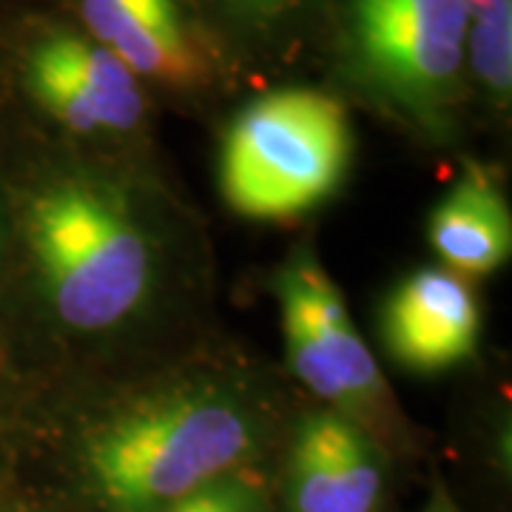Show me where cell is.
<instances>
[{
	"label": "cell",
	"mask_w": 512,
	"mask_h": 512,
	"mask_svg": "<svg viewBox=\"0 0 512 512\" xmlns=\"http://www.w3.org/2000/svg\"><path fill=\"white\" fill-rule=\"evenodd\" d=\"M262 439L251 404L217 382L148 393L100 421L80 447V467L109 512H160L234 476Z\"/></svg>",
	"instance_id": "cell-1"
},
{
	"label": "cell",
	"mask_w": 512,
	"mask_h": 512,
	"mask_svg": "<svg viewBox=\"0 0 512 512\" xmlns=\"http://www.w3.org/2000/svg\"><path fill=\"white\" fill-rule=\"evenodd\" d=\"M26 239L46 302L66 328H120L151 296V239L109 180L72 174L46 185L29 202Z\"/></svg>",
	"instance_id": "cell-2"
},
{
	"label": "cell",
	"mask_w": 512,
	"mask_h": 512,
	"mask_svg": "<svg viewBox=\"0 0 512 512\" xmlns=\"http://www.w3.org/2000/svg\"><path fill=\"white\" fill-rule=\"evenodd\" d=\"M345 109L313 89H279L231 123L220 157L225 202L251 220H291L325 202L350 165Z\"/></svg>",
	"instance_id": "cell-3"
},
{
	"label": "cell",
	"mask_w": 512,
	"mask_h": 512,
	"mask_svg": "<svg viewBox=\"0 0 512 512\" xmlns=\"http://www.w3.org/2000/svg\"><path fill=\"white\" fill-rule=\"evenodd\" d=\"M467 0H342L353 72L387 106L439 126L464 69Z\"/></svg>",
	"instance_id": "cell-4"
},
{
	"label": "cell",
	"mask_w": 512,
	"mask_h": 512,
	"mask_svg": "<svg viewBox=\"0 0 512 512\" xmlns=\"http://www.w3.org/2000/svg\"><path fill=\"white\" fill-rule=\"evenodd\" d=\"M276 296L293 373L348 419L382 402L379 365L339 288L313 256L296 254L279 271Z\"/></svg>",
	"instance_id": "cell-5"
},
{
	"label": "cell",
	"mask_w": 512,
	"mask_h": 512,
	"mask_svg": "<svg viewBox=\"0 0 512 512\" xmlns=\"http://www.w3.org/2000/svg\"><path fill=\"white\" fill-rule=\"evenodd\" d=\"M26 89L72 131H128L143 120L140 80L92 37H43L26 57Z\"/></svg>",
	"instance_id": "cell-6"
},
{
	"label": "cell",
	"mask_w": 512,
	"mask_h": 512,
	"mask_svg": "<svg viewBox=\"0 0 512 512\" xmlns=\"http://www.w3.org/2000/svg\"><path fill=\"white\" fill-rule=\"evenodd\" d=\"M390 356L419 373L467 362L481 336V308L473 288L447 268H419L390 291L382 311Z\"/></svg>",
	"instance_id": "cell-7"
},
{
	"label": "cell",
	"mask_w": 512,
	"mask_h": 512,
	"mask_svg": "<svg viewBox=\"0 0 512 512\" xmlns=\"http://www.w3.org/2000/svg\"><path fill=\"white\" fill-rule=\"evenodd\" d=\"M382 484V456L356 421L336 410L299 421L285 476L291 512H376Z\"/></svg>",
	"instance_id": "cell-8"
},
{
	"label": "cell",
	"mask_w": 512,
	"mask_h": 512,
	"mask_svg": "<svg viewBox=\"0 0 512 512\" xmlns=\"http://www.w3.org/2000/svg\"><path fill=\"white\" fill-rule=\"evenodd\" d=\"M80 15L94 43L137 80L188 86L205 72L177 0H80Z\"/></svg>",
	"instance_id": "cell-9"
},
{
	"label": "cell",
	"mask_w": 512,
	"mask_h": 512,
	"mask_svg": "<svg viewBox=\"0 0 512 512\" xmlns=\"http://www.w3.org/2000/svg\"><path fill=\"white\" fill-rule=\"evenodd\" d=\"M427 239L458 276H484L507 265L512 254V217L493 174L467 165L458 183L433 208Z\"/></svg>",
	"instance_id": "cell-10"
},
{
	"label": "cell",
	"mask_w": 512,
	"mask_h": 512,
	"mask_svg": "<svg viewBox=\"0 0 512 512\" xmlns=\"http://www.w3.org/2000/svg\"><path fill=\"white\" fill-rule=\"evenodd\" d=\"M464 66H470L495 100H507L512 86V0H467Z\"/></svg>",
	"instance_id": "cell-11"
},
{
	"label": "cell",
	"mask_w": 512,
	"mask_h": 512,
	"mask_svg": "<svg viewBox=\"0 0 512 512\" xmlns=\"http://www.w3.org/2000/svg\"><path fill=\"white\" fill-rule=\"evenodd\" d=\"M160 512H268V504L254 481L234 473Z\"/></svg>",
	"instance_id": "cell-12"
},
{
	"label": "cell",
	"mask_w": 512,
	"mask_h": 512,
	"mask_svg": "<svg viewBox=\"0 0 512 512\" xmlns=\"http://www.w3.org/2000/svg\"><path fill=\"white\" fill-rule=\"evenodd\" d=\"M228 6L242 9V12H254V15H271L276 9L288 6L291 0H225Z\"/></svg>",
	"instance_id": "cell-13"
},
{
	"label": "cell",
	"mask_w": 512,
	"mask_h": 512,
	"mask_svg": "<svg viewBox=\"0 0 512 512\" xmlns=\"http://www.w3.org/2000/svg\"><path fill=\"white\" fill-rule=\"evenodd\" d=\"M433 512H450V510H433Z\"/></svg>",
	"instance_id": "cell-14"
}]
</instances>
